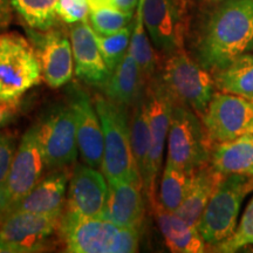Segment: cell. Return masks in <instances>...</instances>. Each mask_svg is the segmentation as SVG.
<instances>
[{
  "label": "cell",
  "instance_id": "6da1fadb",
  "mask_svg": "<svg viewBox=\"0 0 253 253\" xmlns=\"http://www.w3.org/2000/svg\"><path fill=\"white\" fill-rule=\"evenodd\" d=\"M192 33L194 59L211 73L253 50V0L205 6Z\"/></svg>",
  "mask_w": 253,
  "mask_h": 253
},
{
  "label": "cell",
  "instance_id": "7a4b0ae2",
  "mask_svg": "<svg viewBox=\"0 0 253 253\" xmlns=\"http://www.w3.org/2000/svg\"><path fill=\"white\" fill-rule=\"evenodd\" d=\"M94 106L103 131V158L101 172L109 184L141 179L136 169L130 145L128 108L106 96H96Z\"/></svg>",
  "mask_w": 253,
  "mask_h": 253
},
{
  "label": "cell",
  "instance_id": "3957f363",
  "mask_svg": "<svg viewBox=\"0 0 253 253\" xmlns=\"http://www.w3.org/2000/svg\"><path fill=\"white\" fill-rule=\"evenodd\" d=\"M161 58L163 61L158 75L172 100L189 107L202 118L214 94L211 72L196 61L185 48Z\"/></svg>",
  "mask_w": 253,
  "mask_h": 253
},
{
  "label": "cell",
  "instance_id": "277c9868",
  "mask_svg": "<svg viewBox=\"0 0 253 253\" xmlns=\"http://www.w3.org/2000/svg\"><path fill=\"white\" fill-rule=\"evenodd\" d=\"M140 231L94 217L61 224L66 251L72 253H134L138 250Z\"/></svg>",
  "mask_w": 253,
  "mask_h": 253
},
{
  "label": "cell",
  "instance_id": "5b68a950",
  "mask_svg": "<svg viewBox=\"0 0 253 253\" xmlns=\"http://www.w3.org/2000/svg\"><path fill=\"white\" fill-rule=\"evenodd\" d=\"M253 191V177L224 176L197 223L207 245L219 244L236 230L243 201Z\"/></svg>",
  "mask_w": 253,
  "mask_h": 253
},
{
  "label": "cell",
  "instance_id": "8992f818",
  "mask_svg": "<svg viewBox=\"0 0 253 253\" xmlns=\"http://www.w3.org/2000/svg\"><path fill=\"white\" fill-rule=\"evenodd\" d=\"M41 80L40 61L31 41L18 33L0 34V101L19 102Z\"/></svg>",
  "mask_w": 253,
  "mask_h": 253
},
{
  "label": "cell",
  "instance_id": "52a82bcc",
  "mask_svg": "<svg viewBox=\"0 0 253 253\" xmlns=\"http://www.w3.org/2000/svg\"><path fill=\"white\" fill-rule=\"evenodd\" d=\"M167 144V163L171 166L195 171L210 163L212 143L203 121L194 110L175 101Z\"/></svg>",
  "mask_w": 253,
  "mask_h": 253
},
{
  "label": "cell",
  "instance_id": "ba28073f",
  "mask_svg": "<svg viewBox=\"0 0 253 253\" xmlns=\"http://www.w3.org/2000/svg\"><path fill=\"white\" fill-rule=\"evenodd\" d=\"M45 168L38 126L34 125L21 137L7 178L0 189V225L39 183Z\"/></svg>",
  "mask_w": 253,
  "mask_h": 253
},
{
  "label": "cell",
  "instance_id": "9c48e42d",
  "mask_svg": "<svg viewBox=\"0 0 253 253\" xmlns=\"http://www.w3.org/2000/svg\"><path fill=\"white\" fill-rule=\"evenodd\" d=\"M173 100L158 73L150 79L145 88V109L149 121L150 149L143 190L148 203L156 207V182L163 163V154L169 134Z\"/></svg>",
  "mask_w": 253,
  "mask_h": 253
},
{
  "label": "cell",
  "instance_id": "30bf717a",
  "mask_svg": "<svg viewBox=\"0 0 253 253\" xmlns=\"http://www.w3.org/2000/svg\"><path fill=\"white\" fill-rule=\"evenodd\" d=\"M61 216L14 211L0 225V252L36 253L52 248L61 237Z\"/></svg>",
  "mask_w": 253,
  "mask_h": 253
},
{
  "label": "cell",
  "instance_id": "8fae6325",
  "mask_svg": "<svg viewBox=\"0 0 253 253\" xmlns=\"http://www.w3.org/2000/svg\"><path fill=\"white\" fill-rule=\"evenodd\" d=\"M37 126L47 169L71 168L77 161L79 147L75 114L69 103L53 107Z\"/></svg>",
  "mask_w": 253,
  "mask_h": 253
},
{
  "label": "cell",
  "instance_id": "7c38bea8",
  "mask_svg": "<svg viewBox=\"0 0 253 253\" xmlns=\"http://www.w3.org/2000/svg\"><path fill=\"white\" fill-rule=\"evenodd\" d=\"M201 119L212 144L236 140L253 132V101L218 91Z\"/></svg>",
  "mask_w": 253,
  "mask_h": 253
},
{
  "label": "cell",
  "instance_id": "4fadbf2b",
  "mask_svg": "<svg viewBox=\"0 0 253 253\" xmlns=\"http://www.w3.org/2000/svg\"><path fill=\"white\" fill-rule=\"evenodd\" d=\"M30 41L39 58L42 79L50 88H60L71 82L74 74V58L68 30L54 27L37 31L27 27Z\"/></svg>",
  "mask_w": 253,
  "mask_h": 253
},
{
  "label": "cell",
  "instance_id": "5bb4252c",
  "mask_svg": "<svg viewBox=\"0 0 253 253\" xmlns=\"http://www.w3.org/2000/svg\"><path fill=\"white\" fill-rule=\"evenodd\" d=\"M186 14L176 0H143L145 28L161 56L184 49Z\"/></svg>",
  "mask_w": 253,
  "mask_h": 253
},
{
  "label": "cell",
  "instance_id": "9a60e30c",
  "mask_svg": "<svg viewBox=\"0 0 253 253\" xmlns=\"http://www.w3.org/2000/svg\"><path fill=\"white\" fill-rule=\"evenodd\" d=\"M106 177L97 169L78 164L69 179L68 195L61 214V224L100 217L108 194Z\"/></svg>",
  "mask_w": 253,
  "mask_h": 253
},
{
  "label": "cell",
  "instance_id": "2e32d148",
  "mask_svg": "<svg viewBox=\"0 0 253 253\" xmlns=\"http://www.w3.org/2000/svg\"><path fill=\"white\" fill-rule=\"evenodd\" d=\"M68 95V103L75 114L78 147L82 163L100 169L103 158V131L99 114L89 95L78 84L69 88Z\"/></svg>",
  "mask_w": 253,
  "mask_h": 253
},
{
  "label": "cell",
  "instance_id": "e0dca14e",
  "mask_svg": "<svg viewBox=\"0 0 253 253\" xmlns=\"http://www.w3.org/2000/svg\"><path fill=\"white\" fill-rule=\"evenodd\" d=\"M68 34L77 77L89 86L101 88L108 81L112 72L102 58L88 18L80 23L68 25Z\"/></svg>",
  "mask_w": 253,
  "mask_h": 253
},
{
  "label": "cell",
  "instance_id": "ac0fdd59",
  "mask_svg": "<svg viewBox=\"0 0 253 253\" xmlns=\"http://www.w3.org/2000/svg\"><path fill=\"white\" fill-rule=\"evenodd\" d=\"M145 199L141 179L108 183V194L100 218L120 226L141 230L145 214Z\"/></svg>",
  "mask_w": 253,
  "mask_h": 253
},
{
  "label": "cell",
  "instance_id": "d6986e66",
  "mask_svg": "<svg viewBox=\"0 0 253 253\" xmlns=\"http://www.w3.org/2000/svg\"><path fill=\"white\" fill-rule=\"evenodd\" d=\"M72 176V168L52 170L41 178L14 211L61 216L66 201V190Z\"/></svg>",
  "mask_w": 253,
  "mask_h": 253
},
{
  "label": "cell",
  "instance_id": "ffe728a7",
  "mask_svg": "<svg viewBox=\"0 0 253 253\" xmlns=\"http://www.w3.org/2000/svg\"><path fill=\"white\" fill-rule=\"evenodd\" d=\"M147 84L141 67L128 50L121 63L114 69L108 81L100 89L107 99L131 109L144 97Z\"/></svg>",
  "mask_w": 253,
  "mask_h": 253
},
{
  "label": "cell",
  "instance_id": "44dd1931",
  "mask_svg": "<svg viewBox=\"0 0 253 253\" xmlns=\"http://www.w3.org/2000/svg\"><path fill=\"white\" fill-rule=\"evenodd\" d=\"M153 211L170 251L175 253L205 252L207 243L199 233L197 226L191 225L177 213L163 209L158 201Z\"/></svg>",
  "mask_w": 253,
  "mask_h": 253
},
{
  "label": "cell",
  "instance_id": "7402d4cb",
  "mask_svg": "<svg viewBox=\"0 0 253 253\" xmlns=\"http://www.w3.org/2000/svg\"><path fill=\"white\" fill-rule=\"evenodd\" d=\"M210 164L223 176L253 177V136L246 134L236 140L214 144Z\"/></svg>",
  "mask_w": 253,
  "mask_h": 253
},
{
  "label": "cell",
  "instance_id": "603a6c76",
  "mask_svg": "<svg viewBox=\"0 0 253 253\" xmlns=\"http://www.w3.org/2000/svg\"><path fill=\"white\" fill-rule=\"evenodd\" d=\"M223 177L210 163L195 170L188 195L175 213L191 225L197 226L199 218Z\"/></svg>",
  "mask_w": 253,
  "mask_h": 253
},
{
  "label": "cell",
  "instance_id": "cb8c5ba5",
  "mask_svg": "<svg viewBox=\"0 0 253 253\" xmlns=\"http://www.w3.org/2000/svg\"><path fill=\"white\" fill-rule=\"evenodd\" d=\"M213 80L219 91L253 101V54L238 56L227 67L213 73Z\"/></svg>",
  "mask_w": 253,
  "mask_h": 253
},
{
  "label": "cell",
  "instance_id": "d4e9b609",
  "mask_svg": "<svg viewBox=\"0 0 253 253\" xmlns=\"http://www.w3.org/2000/svg\"><path fill=\"white\" fill-rule=\"evenodd\" d=\"M129 53L134 56L136 62L141 67L147 82L160 71V54L155 49L144 25L143 0H138L137 8L135 12Z\"/></svg>",
  "mask_w": 253,
  "mask_h": 253
},
{
  "label": "cell",
  "instance_id": "484cf974",
  "mask_svg": "<svg viewBox=\"0 0 253 253\" xmlns=\"http://www.w3.org/2000/svg\"><path fill=\"white\" fill-rule=\"evenodd\" d=\"M130 145L134 157L136 169L140 173L142 183L147 172L148 157L150 149V132L149 121H148L147 109H145V95L130 109Z\"/></svg>",
  "mask_w": 253,
  "mask_h": 253
},
{
  "label": "cell",
  "instance_id": "4316f807",
  "mask_svg": "<svg viewBox=\"0 0 253 253\" xmlns=\"http://www.w3.org/2000/svg\"><path fill=\"white\" fill-rule=\"evenodd\" d=\"M192 175L194 171H188L166 163L160 185L158 203L161 204V207L170 212H176L188 195Z\"/></svg>",
  "mask_w": 253,
  "mask_h": 253
},
{
  "label": "cell",
  "instance_id": "83f0119b",
  "mask_svg": "<svg viewBox=\"0 0 253 253\" xmlns=\"http://www.w3.org/2000/svg\"><path fill=\"white\" fill-rule=\"evenodd\" d=\"M12 7L28 28L46 31L59 23L56 15L58 0H9Z\"/></svg>",
  "mask_w": 253,
  "mask_h": 253
},
{
  "label": "cell",
  "instance_id": "f1b7e54d",
  "mask_svg": "<svg viewBox=\"0 0 253 253\" xmlns=\"http://www.w3.org/2000/svg\"><path fill=\"white\" fill-rule=\"evenodd\" d=\"M132 26H134V20L130 25L123 28V30L116 32L109 36H101V34L95 33V39L97 41L100 52L102 58L106 62L107 67L110 72H113L125 58L129 50L130 45V38Z\"/></svg>",
  "mask_w": 253,
  "mask_h": 253
},
{
  "label": "cell",
  "instance_id": "f546056e",
  "mask_svg": "<svg viewBox=\"0 0 253 253\" xmlns=\"http://www.w3.org/2000/svg\"><path fill=\"white\" fill-rule=\"evenodd\" d=\"M134 17L135 13H128L110 7L90 8L88 13V23L95 33L109 36L130 25Z\"/></svg>",
  "mask_w": 253,
  "mask_h": 253
},
{
  "label": "cell",
  "instance_id": "4dcf8cb0",
  "mask_svg": "<svg viewBox=\"0 0 253 253\" xmlns=\"http://www.w3.org/2000/svg\"><path fill=\"white\" fill-rule=\"evenodd\" d=\"M253 245V197L229 238L212 246L213 252L233 253Z\"/></svg>",
  "mask_w": 253,
  "mask_h": 253
},
{
  "label": "cell",
  "instance_id": "1f68e13d",
  "mask_svg": "<svg viewBox=\"0 0 253 253\" xmlns=\"http://www.w3.org/2000/svg\"><path fill=\"white\" fill-rule=\"evenodd\" d=\"M17 135L11 130H0V189L7 178L18 149Z\"/></svg>",
  "mask_w": 253,
  "mask_h": 253
},
{
  "label": "cell",
  "instance_id": "d6a6232c",
  "mask_svg": "<svg viewBox=\"0 0 253 253\" xmlns=\"http://www.w3.org/2000/svg\"><path fill=\"white\" fill-rule=\"evenodd\" d=\"M56 15L63 24L73 25L86 20L89 13L87 0H58Z\"/></svg>",
  "mask_w": 253,
  "mask_h": 253
},
{
  "label": "cell",
  "instance_id": "836d02e7",
  "mask_svg": "<svg viewBox=\"0 0 253 253\" xmlns=\"http://www.w3.org/2000/svg\"><path fill=\"white\" fill-rule=\"evenodd\" d=\"M87 2L89 5V9L110 7L128 13H135L138 0H87Z\"/></svg>",
  "mask_w": 253,
  "mask_h": 253
},
{
  "label": "cell",
  "instance_id": "e575fe53",
  "mask_svg": "<svg viewBox=\"0 0 253 253\" xmlns=\"http://www.w3.org/2000/svg\"><path fill=\"white\" fill-rule=\"evenodd\" d=\"M19 102H1L0 101V129L5 128L17 115Z\"/></svg>",
  "mask_w": 253,
  "mask_h": 253
},
{
  "label": "cell",
  "instance_id": "d590c367",
  "mask_svg": "<svg viewBox=\"0 0 253 253\" xmlns=\"http://www.w3.org/2000/svg\"><path fill=\"white\" fill-rule=\"evenodd\" d=\"M13 11L9 0H0V30L6 28L12 23Z\"/></svg>",
  "mask_w": 253,
  "mask_h": 253
},
{
  "label": "cell",
  "instance_id": "8d00e7d4",
  "mask_svg": "<svg viewBox=\"0 0 253 253\" xmlns=\"http://www.w3.org/2000/svg\"><path fill=\"white\" fill-rule=\"evenodd\" d=\"M189 1H194V2H197V4H199V5L208 6V5H214V4H218V2L226 1V0H189Z\"/></svg>",
  "mask_w": 253,
  "mask_h": 253
},
{
  "label": "cell",
  "instance_id": "74e56055",
  "mask_svg": "<svg viewBox=\"0 0 253 253\" xmlns=\"http://www.w3.org/2000/svg\"><path fill=\"white\" fill-rule=\"evenodd\" d=\"M178 2V5L181 6V8L183 11L188 13V7H189V0H176Z\"/></svg>",
  "mask_w": 253,
  "mask_h": 253
},
{
  "label": "cell",
  "instance_id": "f35d334b",
  "mask_svg": "<svg viewBox=\"0 0 253 253\" xmlns=\"http://www.w3.org/2000/svg\"><path fill=\"white\" fill-rule=\"evenodd\" d=\"M250 251H251V252H253V248H252L251 250H250Z\"/></svg>",
  "mask_w": 253,
  "mask_h": 253
},
{
  "label": "cell",
  "instance_id": "ab89813d",
  "mask_svg": "<svg viewBox=\"0 0 253 253\" xmlns=\"http://www.w3.org/2000/svg\"><path fill=\"white\" fill-rule=\"evenodd\" d=\"M252 136H253V132H252Z\"/></svg>",
  "mask_w": 253,
  "mask_h": 253
}]
</instances>
